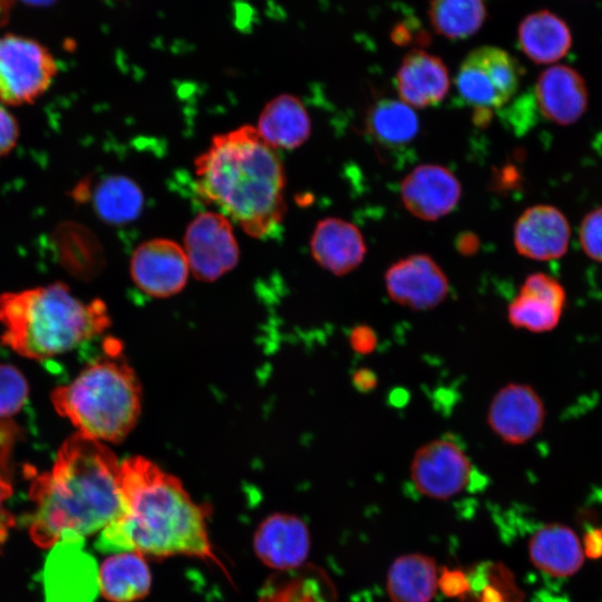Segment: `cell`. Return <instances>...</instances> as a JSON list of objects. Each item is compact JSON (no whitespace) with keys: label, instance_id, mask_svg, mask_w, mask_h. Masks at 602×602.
Returning a JSON list of instances; mask_svg holds the SVG:
<instances>
[{"label":"cell","instance_id":"5b68a950","mask_svg":"<svg viewBox=\"0 0 602 602\" xmlns=\"http://www.w3.org/2000/svg\"><path fill=\"white\" fill-rule=\"evenodd\" d=\"M56 411L87 437L122 441L136 425L142 391L133 368L115 357L97 359L51 394Z\"/></svg>","mask_w":602,"mask_h":602},{"label":"cell","instance_id":"8fae6325","mask_svg":"<svg viewBox=\"0 0 602 602\" xmlns=\"http://www.w3.org/2000/svg\"><path fill=\"white\" fill-rule=\"evenodd\" d=\"M385 289L395 303L414 311H427L445 301L449 281L431 256L412 254L387 269Z\"/></svg>","mask_w":602,"mask_h":602},{"label":"cell","instance_id":"836d02e7","mask_svg":"<svg viewBox=\"0 0 602 602\" xmlns=\"http://www.w3.org/2000/svg\"><path fill=\"white\" fill-rule=\"evenodd\" d=\"M438 586L449 596L462 595L469 590V582L462 572L446 570L438 577Z\"/></svg>","mask_w":602,"mask_h":602},{"label":"cell","instance_id":"ffe728a7","mask_svg":"<svg viewBox=\"0 0 602 602\" xmlns=\"http://www.w3.org/2000/svg\"><path fill=\"white\" fill-rule=\"evenodd\" d=\"M97 586L109 602H136L152 586V573L146 556L135 551L111 553L100 564Z\"/></svg>","mask_w":602,"mask_h":602},{"label":"cell","instance_id":"2e32d148","mask_svg":"<svg viewBox=\"0 0 602 602\" xmlns=\"http://www.w3.org/2000/svg\"><path fill=\"white\" fill-rule=\"evenodd\" d=\"M535 98L541 114L560 126L579 122L589 106L584 78L567 65H553L540 74L535 84Z\"/></svg>","mask_w":602,"mask_h":602},{"label":"cell","instance_id":"d6a6232c","mask_svg":"<svg viewBox=\"0 0 602 602\" xmlns=\"http://www.w3.org/2000/svg\"><path fill=\"white\" fill-rule=\"evenodd\" d=\"M377 334L369 326H356L349 333V343L352 350L359 355H368L376 349Z\"/></svg>","mask_w":602,"mask_h":602},{"label":"cell","instance_id":"8d00e7d4","mask_svg":"<svg viewBox=\"0 0 602 602\" xmlns=\"http://www.w3.org/2000/svg\"><path fill=\"white\" fill-rule=\"evenodd\" d=\"M29 1L39 3V2H45V1H47V0H29Z\"/></svg>","mask_w":602,"mask_h":602},{"label":"cell","instance_id":"d4e9b609","mask_svg":"<svg viewBox=\"0 0 602 602\" xmlns=\"http://www.w3.org/2000/svg\"><path fill=\"white\" fill-rule=\"evenodd\" d=\"M367 129L385 147H400L412 142L419 132V120L412 107L401 100L376 103L367 116Z\"/></svg>","mask_w":602,"mask_h":602},{"label":"cell","instance_id":"5bb4252c","mask_svg":"<svg viewBox=\"0 0 602 602\" xmlns=\"http://www.w3.org/2000/svg\"><path fill=\"white\" fill-rule=\"evenodd\" d=\"M401 201L414 216L435 221L450 213L462 196L457 177L446 167L424 164L415 167L404 179Z\"/></svg>","mask_w":602,"mask_h":602},{"label":"cell","instance_id":"8992f818","mask_svg":"<svg viewBox=\"0 0 602 602\" xmlns=\"http://www.w3.org/2000/svg\"><path fill=\"white\" fill-rule=\"evenodd\" d=\"M58 65L39 41L14 33L0 36V103L17 107L35 103L51 86Z\"/></svg>","mask_w":602,"mask_h":602},{"label":"cell","instance_id":"4dcf8cb0","mask_svg":"<svg viewBox=\"0 0 602 602\" xmlns=\"http://www.w3.org/2000/svg\"><path fill=\"white\" fill-rule=\"evenodd\" d=\"M19 136L20 128L16 117L0 103V157L16 147Z\"/></svg>","mask_w":602,"mask_h":602},{"label":"cell","instance_id":"83f0119b","mask_svg":"<svg viewBox=\"0 0 602 602\" xmlns=\"http://www.w3.org/2000/svg\"><path fill=\"white\" fill-rule=\"evenodd\" d=\"M320 575L302 566L279 571L261 592L260 602H321L324 600Z\"/></svg>","mask_w":602,"mask_h":602},{"label":"cell","instance_id":"4316f807","mask_svg":"<svg viewBox=\"0 0 602 602\" xmlns=\"http://www.w3.org/2000/svg\"><path fill=\"white\" fill-rule=\"evenodd\" d=\"M487 16L485 0H430L428 18L435 32L448 39L476 33Z\"/></svg>","mask_w":602,"mask_h":602},{"label":"cell","instance_id":"d590c367","mask_svg":"<svg viewBox=\"0 0 602 602\" xmlns=\"http://www.w3.org/2000/svg\"><path fill=\"white\" fill-rule=\"evenodd\" d=\"M479 246L477 236L472 233H464L457 237L456 247L463 255L474 254Z\"/></svg>","mask_w":602,"mask_h":602},{"label":"cell","instance_id":"ac0fdd59","mask_svg":"<svg viewBox=\"0 0 602 602\" xmlns=\"http://www.w3.org/2000/svg\"><path fill=\"white\" fill-rule=\"evenodd\" d=\"M311 254L324 270L344 275L355 271L366 256V243L359 229L337 217L319 221L310 240Z\"/></svg>","mask_w":602,"mask_h":602},{"label":"cell","instance_id":"ba28073f","mask_svg":"<svg viewBox=\"0 0 602 602\" xmlns=\"http://www.w3.org/2000/svg\"><path fill=\"white\" fill-rule=\"evenodd\" d=\"M410 480L424 496L448 499L473 482L474 464L455 437L445 435L423 444L412 455Z\"/></svg>","mask_w":602,"mask_h":602},{"label":"cell","instance_id":"7402d4cb","mask_svg":"<svg viewBox=\"0 0 602 602\" xmlns=\"http://www.w3.org/2000/svg\"><path fill=\"white\" fill-rule=\"evenodd\" d=\"M528 554L538 570L557 577L574 574L584 560L577 535L557 523L546 524L533 534L528 542Z\"/></svg>","mask_w":602,"mask_h":602},{"label":"cell","instance_id":"7c38bea8","mask_svg":"<svg viewBox=\"0 0 602 602\" xmlns=\"http://www.w3.org/2000/svg\"><path fill=\"white\" fill-rule=\"evenodd\" d=\"M129 272L133 282L154 298H168L182 291L190 266L183 246L169 239H152L133 252Z\"/></svg>","mask_w":602,"mask_h":602},{"label":"cell","instance_id":"d6986e66","mask_svg":"<svg viewBox=\"0 0 602 602\" xmlns=\"http://www.w3.org/2000/svg\"><path fill=\"white\" fill-rule=\"evenodd\" d=\"M449 85V74L444 61L421 49L407 52L396 75L400 100L415 108L440 103Z\"/></svg>","mask_w":602,"mask_h":602},{"label":"cell","instance_id":"e0dca14e","mask_svg":"<svg viewBox=\"0 0 602 602\" xmlns=\"http://www.w3.org/2000/svg\"><path fill=\"white\" fill-rule=\"evenodd\" d=\"M253 545L265 565L287 571L304 563L310 551V534L302 520L279 513L270 515L259 525Z\"/></svg>","mask_w":602,"mask_h":602},{"label":"cell","instance_id":"1f68e13d","mask_svg":"<svg viewBox=\"0 0 602 602\" xmlns=\"http://www.w3.org/2000/svg\"><path fill=\"white\" fill-rule=\"evenodd\" d=\"M11 495L12 485L0 470V546L6 542L16 523L13 515L6 506Z\"/></svg>","mask_w":602,"mask_h":602},{"label":"cell","instance_id":"30bf717a","mask_svg":"<svg viewBox=\"0 0 602 602\" xmlns=\"http://www.w3.org/2000/svg\"><path fill=\"white\" fill-rule=\"evenodd\" d=\"M545 416L544 402L533 387L509 382L494 394L487 408L486 421L501 441L522 445L541 431Z\"/></svg>","mask_w":602,"mask_h":602},{"label":"cell","instance_id":"7a4b0ae2","mask_svg":"<svg viewBox=\"0 0 602 602\" xmlns=\"http://www.w3.org/2000/svg\"><path fill=\"white\" fill-rule=\"evenodd\" d=\"M124 511L99 535L106 553L135 551L144 556H192L222 565L208 535L204 506L181 480L140 456L120 462Z\"/></svg>","mask_w":602,"mask_h":602},{"label":"cell","instance_id":"44dd1931","mask_svg":"<svg viewBox=\"0 0 602 602\" xmlns=\"http://www.w3.org/2000/svg\"><path fill=\"white\" fill-rule=\"evenodd\" d=\"M256 130L274 149H294L310 137L311 119L297 96L281 94L264 106Z\"/></svg>","mask_w":602,"mask_h":602},{"label":"cell","instance_id":"603a6c76","mask_svg":"<svg viewBox=\"0 0 602 602\" xmlns=\"http://www.w3.org/2000/svg\"><path fill=\"white\" fill-rule=\"evenodd\" d=\"M518 45L533 62L547 65L563 58L572 46L566 22L548 10L526 16L518 26Z\"/></svg>","mask_w":602,"mask_h":602},{"label":"cell","instance_id":"f546056e","mask_svg":"<svg viewBox=\"0 0 602 602\" xmlns=\"http://www.w3.org/2000/svg\"><path fill=\"white\" fill-rule=\"evenodd\" d=\"M577 236L584 254L592 261L602 263V205L583 216Z\"/></svg>","mask_w":602,"mask_h":602},{"label":"cell","instance_id":"f1b7e54d","mask_svg":"<svg viewBox=\"0 0 602 602\" xmlns=\"http://www.w3.org/2000/svg\"><path fill=\"white\" fill-rule=\"evenodd\" d=\"M28 394V382L21 371L11 365L0 363V418L19 412Z\"/></svg>","mask_w":602,"mask_h":602},{"label":"cell","instance_id":"4fadbf2b","mask_svg":"<svg viewBox=\"0 0 602 602\" xmlns=\"http://www.w3.org/2000/svg\"><path fill=\"white\" fill-rule=\"evenodd\" d=\"M571 236L567 217L550 204L526 208L517 219L513 232L518 254L536 261L562 258L569 250Z\"/></svg>","mask_w":602,"mask_h":602},{"label":"cell","instance_id":"cb8c5ba5","mask_svg":"<svg viewBox=\"0 0 602 602\" xmlns=\"http://www.w3.org/2000/svg\"><path fill=\"white\" fill-rule=\"evenodd\" d=\"M386 588L391 602H430L438 588L435 560L421 553L397 557L388 570Z\"/></svg>","mask_w":602,"mask_h":602},{"label":"cell","instance_id":"484cf974","mask_svg":"<svg viewBox=\"0 0 602 602\" xmlns=\"http://www.w3.org/2000/svg\"><path fill=\"white\" fill-rule=\"evenodd\" d=\"M144 206L140 187L129 177L110 175L105 177L94 193V207L105 222L115 225L137 219Z\"/></svg>","mask_w":602,"mask_h":602},{"label":"cell","instance_id":"3957f363","mask_svg":"<svg viewBox=\"0 0 602 602\" xmlns=\"http://www.w3.org/2000/svg\"><path fill=\"white\" fill-rule=\"evenodd\" d=\"M196 192L250 236L273 234L285 214V175L276 149L253 126L215 135L194 162Z\"/></svg>","mask_w":602,"mask_h":602},{"label":"cell","instance_id":"277c9868","mask_svg":"<svg viewBox=\"0 0 602 602\" xmlns=\"http://www.w3.org/2000/svg\"><path fill=\"white\" fill-rule=\"evenodd\" d=\"M1 341L16 353L43 360L100 334L109 315L100 300L84 302L57 282L0 295Z\"/></svg>","mask_w":602,"mask_h":602},{"label":"cell","instance_id":"e575fe53","mask_svg":"<svg viewBox=\"0 0 602 602\" xmlns=\"http://www.w3.org/2000/svg\"><path fill=\"white\" fill-rule=\"evenodd\" d=\"M351 380L355 388L361 392L373 390L378 382L375 371L367 368L357 369L353 372Z\"/></svg>","mask_w":602,"mask_h":602},{"label":"cell","instance_id":"52a82bcc","mask_svg":"<svg viewBox=\"0 0 602 602\" xmlns=\"http://www.w3.org/2000/svg\"><path fill=\"white\" fill-rule=\"evenodd\" d=\"M521 67L502 48L482 46L473 49L462 61L456 87L460 97L475 109L498 108L517 91Z\"/></svg>","mask_w":602,"mask_h":602},{"label":"cell","instance_id":"6da1fadb","mask_svg":"<svg viewBox=\"0 0 602 602\" xmlns=\"http://www.w3.org/2000/svg\"><path fill=\"white\" fill-rule=\"evenodd\" d=\"M29 497L36 545L80 542L122 515L120 462L105 443L76 433L62 443L52 467L35 475Z\"/></svg>","mask_w":602,"mask_h":602},{"label":"cell","instance_id":"9a60e30c","mask_svg":"<svg viewBox=\"0 0 602 602\" xmlns=\"http://www.w3.org/2000/svg\"><path fill=\"white\" fill-rule=\"evenodd\" d=\"M566 302L563 285L545 273L530 274L507 307L511 326L534 333L553 330L561 320Z\"/></svg>","mask_w":602,"mask_h":602},{"label":"cell","instance_id":"9c48e42d","mask_svg":"<svg viewBox=\"0 0 602 602\" xmlns=\"http://www.w3.org/2000/svg\"><path fill=\"white\" fill-rule=\"evenodd\" d=\"M183 249L190 272L206 282L231 271L240 256L231 220L219 211L202 212L190 222Z\"/></svg>","mask_w":602,"mask_h":602}]
</instances>
